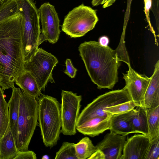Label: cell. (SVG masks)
Wrapping results in <instances>:
<instances>
[{
	"label": "cell",
	"mask_w": 159,
	"mask_h": 159,
	"mask_svg": "<svg viewBox=\"0 0 159 159\" xmlns=\"http://www.w3.org/2000/svg\"><path fill=\"white\" fill-rule=\"evenodd\" d=\"M124 39L125 34H122L115 50L94 41H85L79 46L80 55L88 74L98 89H112L118 81V70L120 61L130 66Z\"/></svg>",
	"instance_id": "obj_1"
},
{
	"label": "cell",
	"mask_w": 159,
	"mask_h": 159,
	"mask_svg": "<svg viewBox=\"0 0 159 159\" xmlns=\"http://www.w3.org/2000/svg\"><path fill=\"white\" fill-rule=\"evenodd\" d=\"M23 16L18 11L0 22V86L13 89L14 81L24 70L21 42Z\"/></svg>",
	"instance_id": "obj_2"
},
{
	"label": "cell",
	"mask_w": 159,
	"mask_h": 159,
	"mask_svg": "<svg viewBox=\"0 0 159 159\" xmlns=\"http://www.w3.org/2000/svg\"><path fill=\"white\" fill-rule=\"evenodd\" d=\"M17 10L23 16L21 42L24 62L29 61L39 48L41 33L39 16L34 0H16Z\"/></svg>",
	"instance_id": "obj_3"
},
{
	"label": "cell",
	"mask_w": 159,
	"mask_h": 159,
	"mask_svg": "<svg viewBox=\"0 0 159 159\" xmlns=\"http://www.w3.org/2000/svg\"><path fill=\"white\" fill-rule=\"evenodd\" d=\"M38 120L43 142L47 147L55 146L59 139L61 127V104L51 96L39 98Z\"/></svg>",
	"instance_id": "obj_4"
},
{
	"label": "cell",
	"mask_w": 159,
	"mask_h": 159,
	"mask_svg": "<svg viewBox=\"0 0 159 159\" xmlns=\"http://www.w3.org/2000/svg\"><path fill=\"white\" fill-rule=\"evenodd\" d=\"M15 143L18 151L28 150L31 139L37 124L38 104L36 98L22 91Z\"/></svg>",
	"instance_id": "obj_5"
},
{
	"label": "cell",
	"mask_w": 159,
	"mask_h": 159,
	"mask_svg": "<svg viewBox=\"0 0 159 159\" xmlns=\"http://www.w3.org/2000/svg\"><path fill=\"white\" fill-rule=\"evenodd\" d=\"M98 20L96 11L82 4L65 16L61 30L71 38L82 37L93 30Z\"/></svg>",
	"instance_id": "obj_6"
},
{
	"label": "cell",
	"mask_w": 159,
	"mask_h": 159,
	"mask_svg": "<svg viewBox=\"0 0 159 159\" xmlns=\"http://www.w3.org/2000/svg\"><path fill=\"white\" fill-rule=\"evenodd\" d=\"M131 100L125 86L121 89L110 91L101 95L82 111L79 114L76 126L94 117L110 116L111 115L104 111L105 108Z\"/></svg>",
	"instance_id": "obj_7"
},
{
	"label": "cell",
	"mask_w": 159,
	"mask_h": 159,
	"mask_svg": "<svg viewBox=\"0 0 159 159\" xmlns=\"http://www.w3.org/2000/svg\"><path fill=\"white\" fill-rule=\"evenodd\" d=\"M58 62L54 55L39 48L29 61L24 62V68L34 78L40 90L44 91L48 82H54L52 71Z\"/></svg>",
	"instance_id": "obj_8"
},
{
	"label": "cell",
	"mask_w": 159,
	"mask_h": 159,
	"mask_svg": "<svg viewBox=\"0 0 159 159\" xmlns=\"http://www.w3.org/2000/svg\"><path fill=\"white\" fill-rule=\"evenodd\" d=\"M82 99L81 95L71 91L62 90L61 93V132L66 135L76 133V124Z\"/></svg>",
	"instance_id": "obj_9"
},
{
	"label": "cell",
	"mask_w": 159,
	"mask_h": 159,
	"mask_svg": "<svg viewBox=\"0 0 159 159\" xmlns=\"http://www.w3.org/2000/svg\"><path fill=\"white\" fill-rule=\"evenodd\" d=\"M38 10L42 26L39 45L45 41L55 43L60 34V20L54 6L45 2L41 5Z\"/></svg>",
	"instance_id": "obj_10"
},
{
	"label": "cell",
	"mask_w": 159,
	"mask_h": 159,
	"mask_svg": "<svg viewBox=\"0 0 159 159\" xmlns=\"http://www.w3.org/2000/svg\"><path fill=\"white\" fill-rule=\"evenodd\" d=\"M126 74H123L125 87L132 101L137 107H143L145 93L149 83L150 77L143 75L134 70L130 66Z\"/></svg>",
	"instance_id": "obj_11"
},
{
	"label": "cell",
	"mask_w": 159,
	"mask_h": 159,
	"mask_svg": "<svg viewBox=\"0 0 159 159\" xmlns=\"http://www.w3.org/2000/svg\"><path fill=\"white\" fill-rule=\"evenodd\" d=\"M126 141L125 136L110 131L96 146L105 159H120Z\"/></svg>",
	"instance_id": "obj_12"
},
{
	"label": "cell",
	"mask_w": 159,
	"mask_h": 159,
	"mask_svg": "<svg viewBox=\"0 0 159 159\" xmlns=\"http://www.w3.org/2000/svg\"><path fill=\"white\" fill-rule=\"evenodd\" d=\"M150 143L145 135L132 136L126 140L120 159H145Z\"/></svg>",
	"instance_id": "obj_13"
},
{
	"label": "cell",
	"mask_w": 159,
	"mask_h": 159,
	"mask_svg": "<svg viewBox=\"0 0 159 159\" xmlns=\"http://www.w3.org/2000/svg\"><path fill=\"white\" fill-rule=\"evenodd\" d=\"M111 116H96L91 118L77 126L76 130L84 135L92 137L98 136L109 129Z\"/></svg>",
	"instance_id": "obj_14"
},
{
	"label": "cell",
	"mask_w": 159,
	"mask_h": 159,
	"mask_svg": "<svg viewBox=\"0 0 159 159\" xmlns=\"http://www.w3.org/2000/svg\"><path fill=\"white\" fill-rule=\"evenodd\" d=\"M159 106V61L154 66V69L145 93L143 107L151 109Z\"/></svg>",
	"instance_id": "obj_15"
},
{
	"label": "cell",
	"mask_w": 159,
	"mask_h": 159,
	"mask_svg": "<svg viewBox=\"0 0 159 159\" xmlns=\"http://www.w3.org/2000/svg\"><path fill=\"white\" fill-rule=\"evenodd\" d=\"M131 111L111 115L110 118L109 130L125 136L134 133L131 119Z\"/></svg>",
	"instance_id": "obj_16"
},
{
	"label": "cell",
	"mask_w": 159,
	"mask_h": 159,
	"mask_svg": "<svg viewBox=\"0 0 159 159\" xmlns=\"http://www.w3.org/2000/svg\"><path fill=\"white\" fill-rule=\"evenodd\" d=\"M21 93L22 91L19 88L14 87L12 89V95L8 103L9 125L15 142L17 135L20 99Z\"/></svg>",
	"instance_id": "obj_17"
},
{
	"label": "cell",
	"mask_w": 159,
	"mask_h": 159,
	"mask_svg": "<svg viewBox=\"0 0 159 159\" xmlns=\"http://www.w3.org/2000/svg\"><path fill=\"white\" fill-rule=\"evenodd\" d=\"M14 82L26 94L36 98L41 95L38 84L34 78L28 71L25 70L15 79Z\"/></svg>",
	"instance_id": "obj_18"
},
{
	"label": "cell",
	"mask_w": 159,
	"mask_h": 159,
	"mask_svg": "<svg viewBox=\"0 0 159 159\" xmlns=\"http://www.w3.org/2000/svg\"><path fill=\"white\" fill-rule=\"evenodd\" d=\"M18 152L9 124L0 139V159H14Z\"/></svg>",
	"instance_id": "obj_19"
},
{
	"label": "cell",
	"mask_w": 159,
	"mask_h": 159,
	"mask_svg": "<svg viewBox=\"0 0 159 159\" xmlns=\"http://www.w3.org/2000/svg\"><path fill=\"white\" fill-rule=\"evenodd\" d=\"M131 119L134 133L148 136V129L146 109L139 106L131 111Z\"/></svg>",
	"instance_id": "obj_20"
},
{
	"label": "cell",
	"mask_w": 159,
	"mask_h": 159,
	"mask_svg": "<svg viewBox=\"0 0 159 159\" xmlns=\"http://www.w3.org/2000/svg\"><path fill=\"white\" fill-rule=\"evenodd\" d=\"M148 129V137L150 142L159 137V106L147 109Z\"/></svg>",
	"instance_id": "obj_21"
},
{
	"label": "cell",
	"mask_w": 159,
	"mask_h": 159,
	"mask_svg": "<svg viewBox=\"0 0 159 159\" xmlns=\"http://www.w3.org/2000/svg\"><path fill=\"white\" fill-rule=\"evenodd\" d=\"M74 146L78 159H88L96 150V146L88 137L82 138Z\"/></svg>",
	"instance_id": "obj_22"
},
{
	"label": "cell",
	"mask_w": 159,
	"mask_h": 159,
	"mask_svg": "<svg viewBox=\"0 0 159 159\" xmlns=\"http://www.w3.org/2000/svg\"><path fill=\"white\" fill-rule=\"evenodd\" d=\"M9 124L8 107L3 91L0 86V139L4 134Z\"/></svg>",
	"instance_id": "obj_23"
},
{
	"label": "cell",
	"mask_w": 159,
	"mask_h": 159,
	"mask_svg": "<svg viewBox=\"0 0 159 159\" xmlns=\"http://www.w3.org/2000/svg\"><path fill=\"white\" fill-rule=\"evenodd\" d=\"M74 143L64 142L56 152L55 159H78L75 154Z\"/></svg>",
	"instance_id": "obj_24"
},
{
	"label": "cell",
	"mask_w": 159,
	"mask_h": 159,
	"mask_svg": "<svg viewBox=\"0 0 159 159\" xmlns=\"http://www.w3.org/2000/svg\"><path fill=\"white\" fill-rule=\"evenodd\" d=\"M137 107L136 104L131 100L106 108L103 111L112 115L128 112Z\"/></svg>",
	"instance_id": "obj_25"
},
{
	"label": "cell",
	"mask_w": 159,
	"mask_h": 159,
	"mask_svg": "<svg viewBox=\"0 0 159 159\" xmlns=\"http://www.w3.org/2000/svg\"><path fill=\"white\" fill-rule=\"evenodd\" d=\"M145 159H159V137L150 142Z\"/></svg>",
	"instance_id": "obj_26"
},
{
	"label": "cell",
	"mask_w": 159,
	"mask_h": 159,
	"mask_svg": "<svg viewBox=\"0 0 159 159\" xmlns=\"http://www.w3.org/2000/svg\"><path fill=\"white\" fill-rule=\"evenodd\" d=\"M66 69L64 73L71 78H74L76 75L77 69L72 64L71 60L67 58L66 62Z\"/></svg>",
	"instance_id": "obj_27"
},
{
	"label": "cell",
	"mask_w": 159,
	"mask_h": 159,
	"mask_svg": "<svg viewBox=\"0 0 159 159\" xmlns=\"http://www.w3.org/2000/svg\"><path fill=\"white\" fill-rule=\"evenodd\" d=\"M36 154L33 151L28 150L18 151L14 159H36Z\"/></svg>",
	"instance_id": "obj_28"
},
{
	"label": "cell",
	"mask_w": 159,
	"mask_h": 159,
	"mask_svg": "<svg viewBox=\"0 0 159 159\" xmlns=\"http://www.w3.org/2000/svg\"><path fill=\"white\" fill-rule=\"evenodd\" d=\"M144 1L145 2V11L147 15L148 21L150 25L149 17V10L151 6L152 0H144Z\"/></svg>",
	"instance_id": "obj_29"
},
{
	"label": "cell",
	"mask_w": 159,
	"mask_h": 159,
	"mask_svg": "<svg viewBox=\"0 0 159 159\" xmlns=\"http://www.w3.org/2000/svg\"><path fill=\"white\" fill-rule=\"evenodd\" d=\"M98 41V42L100 44L103 46H108L109 42L108 38L105 36H103L100 37L99 38Z\"/></svg>",
	"instance_id": "obj_30"
},
{
	"label": "cell",
	"mask_w": 159,
	"mask_h": 159,
	"mask_svg": "<svg viewBox=\"0 0 159 159\" xmlns=\"http://www.w3.org/2000/svg\"><path fill=\"white\" fill-rule=\"evenodd\" d=\"M116 0H104L101 5H102L103 8L108 7L112 5Z\"/></svg>",
	"instance_id": "obj_31"
},
{
	"label": "cell",
	"mask_w": 159,
	"mask_h": 159,
	"mask_svg": "<svg viewBox=\"0 0 159 159\" xmlns=\"http://www.w3.org/2000/svg\"><path fill=\"white\" fill-rule=\"evenodd\" d=\"M104 0H92V4L93 6H98L101 4Z\"/></svg>",
	"instance_id": "obj_32"
},
{
	"label": "cell",
	"mask_w": 159,
	"mask_h": 159,
	"mask_svg": "<svg viewBox=\"0 0 159 159\" xmlns=\"http://www.w3.org/2000/svg\"><path fill=\"white\" fill-rule=\"evenodd\" d=\"M44 157H45V158H44L43 159H48V157L47 156V155H45V156H43L42 158H43Z\"/></svg>",
	"instance_id": "obj_33"
}]
</instances>
